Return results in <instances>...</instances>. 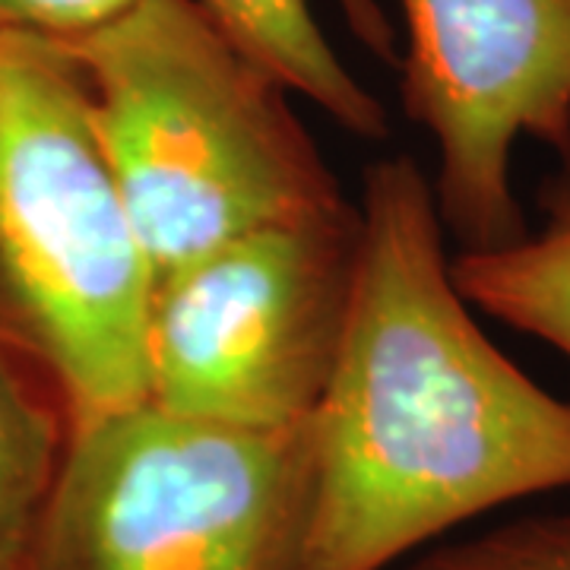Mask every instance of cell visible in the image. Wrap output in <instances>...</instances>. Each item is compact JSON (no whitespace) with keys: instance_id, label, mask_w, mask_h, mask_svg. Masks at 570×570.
I'll return each instance as SVG.
<instances>
[{"instance_id":"obj_4","label":"cell","mask_w":570,"mask_h":570,"mask_svg":"<svg viewBox=\"0 0 570 570\" xmlns=\"http://www.w3.org/2000/svg\"><path fill=\"white\" fill-rule=\"evenodd\" d=\"M307 510V422L142 400L70 428L29 570H302Z\"/></svg>"},{"instance_id":"obj_10","label":"cell","mask_w":570,"mask_h":570,"mask_svg":"<svg viewBox=\"0 0 570 570\" xmlns=\"http://www.w3.org/2000/svg\"><path fill=\"white\" fill-rule=\"evenodd\" d=\"M406 570H570V510L530 513L415 554Z\"/></svg>"},{"instance_id":"obj_5","label":"cell","mask_w":570,"mask_h":570,"mask_svg":"<svg viewBox=\"0 0 570 570\" xmlns=\"http://www.w3.org/2000/svg\"><path fill=\"white\" fill-rule=\"evenodd\" d=\"M355 204L266 225L163 273L146 317V400L245 428L305 425L348 326Z\"/></svg>"},{"instance_id":"obj_2","label":"cell","mask_w":570,"mask_h":570,"mask_svg":"<svg viewBox=\"0 0 570 570\" xmlns=\"http://www.w3.org/2000/svg\"><path fill=\"white\" fill-rule=\"evenodd\" d=\"M61 41L156 279L247 232L348 204L288 89L200 0H134Z\"/></svg>"},{"instance_id":"obj_7","label":"cell","mask_w":570,"mask_h":570,"mask_svg":"<svg viewBox=\"0 0 570 570\" xmlns=\"http://www.w3.org/2000/svg\"><path fill=\"white\" fill-rule=\"evenodd\" d=\"M200 7L235 48L340 130L365 142L387 140V108L336 55L307 0H200ZM336 7L371 55L400 61L393 22L377 0H336Z\"/></svg>"},{"instance_id":"obj_3","label":"cell","mask_w":570,"mask_h":570,"mask_svg":"<svg viewBox=\"0 0 570 570\" xmlns=\"http://www.w3.org/2000/svg\"><path fill=\"white\" fill-rule=\"evenodd\" d=\"M156 269L61 39L0 32V348L70 428L146 400Z\"/></svg>"},{"instance_id":"obj_9","label":"cell","mask_w":570,"mask_h":570,"mask_svg":"<svg viewBox=\"0 0 570 570\" xmlns=\"http://www.w3.org/2000/svg\"><path fill=\"white\" fill-rule=\"evenodd\" d=\"M70 419L32 367L0 348V570H29Z\"/></svg>"},{"instance_id":"obj_8","label":"cell","mask_w":570,"mask_h":570,"mask_svg":"<svg viewBox=\"0 0 570 570\" xmlns=\"http://www.w3.org/2000/svg\"><path fill=\"white\" fill-rule=\"evenodd\" d=\"M549 219L508 245L456 250L450 273L475 314L558 348L570 362V165L546 197Z\"/></svg>"},{"instance_id":"obj_6","label":"cell","mask_w":570,"mask_h":570,"mask_svg":"<svg viewBox=\"0 0 570 570\" xmlns=\"http://www.w3.org/2000/svg\"><path fill=\"white\" fill-rule=\"evenodd\" d=\"M403 108L434 142V200L460 250L527 235L513 149L570 165V0H400Z\"/></svg>"},{"instance_id":"obj_11","label":"cell","mask_w":570,"mask_h":570,"mask_svg":"<svg viewBox=\"0 0 570 570\" xmlns=\"http://www.w3.org/2000/svg\"><path fill=\"white\" fill-rule=\"evenodd\" d=\"M134 0H0V32H41L51 39H73L111 17Z\"/></svg>"},{"instance_id":"obj_1","label":"cell","mask_w":570,"mask_h":570,"mask_svg":"<svg viewBox=\"0 0 570 570\" xmlns=\"http://www.w3.org/2000/svg\"><path fill=\"white\" fill-rule=\"evenodd\" d=\"M358 213L346 336L307 419L302 570H387L570 489V400L494 346L460 295L431 178L409 156L377 159Z\"/></svg>"}]
</instances>
